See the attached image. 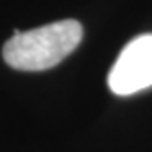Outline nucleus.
I'll return each instance as SVG.
<instances>
[{
  "instance_id": "obj_2",
  "label": "nucleus",
  "mask_w": 152,
  "mask_h": 152,
  "mask_svg": "<svg viewBox=\"0 0 152 152\" xmlns=\"http://www.w3.org/2000/svg\"><path fill=\"white\" fill-rule=\"evenodd\" d=\"M108 86L117 95L152 86V35H139L123 48L108 73Z\"/></svg>"
},
{
  "instance_id": "obj_1",
  "label": "nucleus",
  "mask_w": 152,
  "mask_h": 152,
  "mask_svg": "<svg viewBox=\"0 0 152 152\" xmlns=\"http://www.w3.org/2000/svg\"><path fill=\"white\" fill-rule=\"evenodd\" d=\"M83 26L77 20H59L17 33L4 44V61L15 70L42 72L57 66L79 46Z\"/></svg>"
}]
</instances>
